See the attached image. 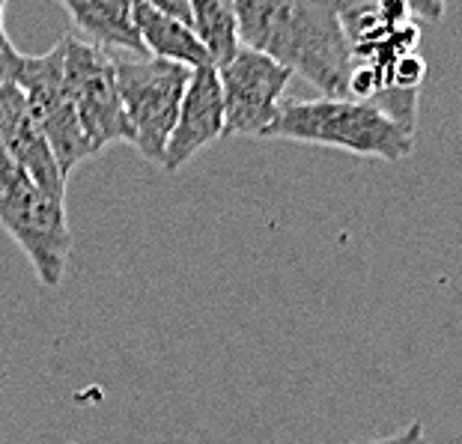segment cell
<instances>
[{
    "instance_id": "1",
    "label": "cell",
    "mask_w": 462,
    "mask_h": 444,
    "mask_svg": "<svg viewBox=\"0 0 462 444\" xmlns=\"http://www.w3.org/2000/svg\"><path fill=\"white\" fill-rule=\"evenodd\" d=\"M239 42L301 75L322 96L346 98L352 45L340 0H236Z\"/></svg>"
},
{
    "instance_id": "2",
    "label": "cell",
    "mask_w": 462,
    "mask_h": 444,
    "mask_svg": "<svg viewBox=\"0 0 462 444\" xmlns=\"http://www.w3.org/2000/svg\"><path fill=\"white\" fill-rule=\"evenodd\" d=\"M265 137L310 146H331L361 159L397 164L415 150V128L394 120L367 98H287Z\"/></svg>"
},
{
    "instance_id": "3",
    "label": "cell",
    "mask_w": 462,
    "mask_h": 444,
    "mask_svg": "<svg viewBox=\"0 0 462 444\" xmlns=\"http://www.w3.org/2000/svg\"><path fill=\"white\" fill-rule=\"evenodd\" d=\"M0 227L31 260L39 281L45 286L63 283L69 254H72L66 203L39 189L9 159L4 143H0Z\"/></svg>"
},
{
    "instance_id": "4",
    "label": "cell",
    "mask_w": 462,
    "mask_h": 444,
    "mask_svg": "<svg viewBox=\"0 0 462 444\" xmlns=\"http://www.w3.org/2000/svg\"><path fill=\"white\" fill-rule=\"evenodd\" d=\"M114 69L132 146L141 159L162 167L191 69L159 57H114Z\"/></svg>"
},
{
    "instance_id": "5",
    "label": "cell",
    "mask_w": 462,
    "mask_h": 444,
    "mask_svg": "<svg viewBox=\"0 0 462 444\" xmlns=\"http://www.w3.org/2000/svg\"><path fill=\"white\" fill-rule=\"evenodd\" d=\"M63 78L69 98L75 105L78 123L93 155L114 143H132L129 123L116 90L114 57L78 36H63Z\"/></svg>"
},
{
    "instance_id": "6",
    "label": "cell",
    "mask_w": 462,
    "mask_h": 444,
    "mask_svg": "<svg viewBox=\"0 0 462 444\" xmlns=\"http://www.w3.org/2000/svg\"><path fill=\"white\" fill-rule=\"evenodd\" d=\"M15 84L24 93L27 107H31L39 128H42L48 146L54 150V159L60 164V171L66 176H72L78 164L93 159V153L87 146L75 105L66 90L63 42H57L48 54H22Z\"/></svg>"
},
{
    "instance_id": "7",
    "label": "cell",
    "mask_w": 462,
    "mask_h": 444,
    "mask_svg": "<svg viewBox=\"0 0 462 444\" xmlns=\"http://www.w3.org/2000/svg\"><path fill=\"white\" fill-rule=\"evenodd\" d=\"M215 69H218L224 98V134L263 141L281 111L292 72L245 45L227 63Z\"/></svg>"
},
{
    "instance_id": "8",
    "label": "cell",
    "mask_w": 462,
    "mask_h": 444,
    "mask_svg": "<svg viewBox=\"0 0 462 444\" xmlns=\"http://www.w3.org/2000/svg\"><path fill=\"white\" fill-rule=\"evenodd\" d=\"M224 137V98L221 81L215 63L191 69V81L185 87L180 116H176L173 134L167 141L162 167L167 173H176L189 164L194 155H200L206 146Z\"/></svg>"
},
{
    "instance_id": "9",
    "label": "cell",
    "mask_w": 462,
    "mask_h": 444,
    "mask_svg": "<svg viewBox=\"0 0 462 444\" xmlns=\"http://www.w3.org/2000/svg\"><path fill=\"white\" fill-rule=\"evenodd\" d=\"M0 143L22 171L42 189L48 197L66 203L69 176L60 171L54 150L48 146L42 128L33 120L24 93L15 81L0 84Z\"/></svg>"
},
{
    "instance_id": "10",
    "label": "cell",
    "mask_w": 462,
    "mask_h": 444,
    "mask_svg": "<svg viewBox=\"0 0 462 444\" xmlns=\"http://www.w3.org/2000/svg\"><path fill=\"white\" fill-rule=\"evenodd\" d=\"M69 22L90 42L105 51H132L146 57L141 36L134 31L132 0H60Z\"/></svg>"
},
{
    "instance_id": "11",
    "label": "cell",
    "mask_w": 462,
    "mask_h": 444,
    "mask_svg": "<svg viewBox=\"0 0 462 444\" xmlns=\"http://www.w3.org/2000/svg\"><path fill=\"white\" fill-rule=\"evenodd\" d=\"M132 15H134V31L141 36L146 57L182 63L189 69L212 63V57L203 48L198 33L185 22H180V18L159 13V9H152L146 0H132Z\"/></svg>"
},
{
    "instance_id": "12",
    "label": "cell",
    "mask_w": 462,
    "mask_h": 444,
    "mask_svg": "<svg viewBox=\"0 0 462 444\" xmlns=\"http://www.w3.org/2000/svg\"><path fill=\"white\" fill-rule=\"evenodd\" d=\"M191 31L198 33L212 63L221 66L239 51V27H236V0H189Z\"/></svg>"
},
{
    "instance_id": "13",
    "label": "cell",
    "mask_w": 462,
    "mask_h": 444,
    "mask_svg": "<svg viewBox=\"0 0 462 444\" xmlns=\"http://www.w3.org/2000/svg\"><path fill=\"white\" fill-rule=\"evenodd\" d=\"M356 444H427V430L420 421H411L409 427H402L391 436H382V439H367V441H356Z\"/></svg>"
},
{
    "instance_id": "14",
    "label": "cell",
    "mask_w": 462,
    "mask_h": 444,
    "mask_svg": "<svg viewBox=\"0 0 462 444\" xmlns=\"http://www.w3.org/2000/svg\"><path fill=\"white\" fill-rule=\"evenodd\" d=\"M418 22H441L448 9V0H400Z\"/></svg>"
},
{
    "instance_id": "15",
    "label": "cell",
    "mask_w": 462,
    "mask_h": 444,
    "mask_svg": "<svg viewBox=\"0 0 462 444\" xmlns=\"http://www.w3.org/2000/svg\"><path fill=\"white\" fill-rule=\"evenodd\" d=\"M152 9H159V13L171 15V18H180V22H185L191 27V6L189 0H146Z\"/></svg>"
},
{
    "instance_id": "16",
    "label": "cell",
    "mask_w": 462,
    "mask_h": 444,
    "mask_svg": "<svg viewBox=\"0 0 462 444\" xmlns=\"http://www.w3.org/2000/svg\"><path fill=\"white\" fill-rule=\"evenodd\" d=\"M4 13H6V0H0V31H4Z\"/></svg>"
},
{
    "instance_id": "17",
    "label": "cell",
    "mask_w": 462,
    "mask_h": 444,
    "mask_svg": "<svg viewBox=\"0 0 462 444\" xmlns=\"http://www.w3.org/2000/svg\"><path fill=\"white\" fill-rule=\"evenodd\" d=\"M69 444H75V441H69Z\"/></svg>"
}]
</instances>
